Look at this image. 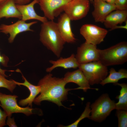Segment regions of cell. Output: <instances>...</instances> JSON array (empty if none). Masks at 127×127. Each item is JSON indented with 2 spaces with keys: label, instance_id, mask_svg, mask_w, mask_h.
Here are the masks:
<instances>
[{
  "label": "cell",
  "instance_id": "cell-1",
  "mask_svg": "<svg viewBox=\"0 0 127 127\" xmlns=\"http://www.w3.org/2000/svg\"><path fill=\"white\" fill-rule=\"evenodd\" d=\"M66 84L63 78L53 77L50 73L46 75L38 82V85L40 88V93L35 98L33 103L40 105L41 102L47 100L59 106H64L62 102L67 99L68 91L72 89L65 88Z\"/></svg>",
  "mask_w": 127,
  "mask_h": 127
},
{
  "label": "cell",
  "instance_id": "cell-2",
  "mask_svg": "<svg viewBox=\"0 0 127 127\" xmlns=\"http://www.w3.org/2000/svg\"><path fill=\"white\" fill-rule=\"evenodd\" d=\"M40 40L44 46L56 56L60 57L65 43L60 35L56 23L50 20L42 23Z\"/></svg>",
  "mask_w": 127,
  "mask_h": 127
},
{
  "label": "cell",
  "instance_id": "cell-3",
  "mask_svg": "<svg viewBox=\"0 0 127 127\" xmlns=\"http://www.w3.org/2000/svg\"><path fill=\"white\" fill-rule=\"evenodd\" d=\"M99 61L103 65L122 64L127 61V42H121L104 50L99 49Z\"/></svg>",
  "mask_w": 127,
  "mask_h": 127
},
{
  "label": "cell",
  "instance_id": "cell-4",
  "mask_svg": "<svg viewBox=\"0 0 127 127\" xmlns=\"http://www.w3.org/2000/svg\"><path fill=\"white\" fill-rule=\"evenodd\" d=\"M115 101L110 99L108 94H103L90 105V119L95 122H102L112 110L115 109Z\"/></svg>",
  "mask_w": 127,
  "mask_h": 127
},
{
  "label": "cell",
  "instance_id": "cell-5",
  "mask_svg": "<svg viewBox=\"0 0 127 127\" xmlns=\"http://www.w3.org/2000/svg\"><path fill=\"white\" fill-rule=\"evenodd\" d=\"M78 67L82 71L90 85L98 84L107 76V67L99 61L79 64Z\"/></svg>",
  "mask_w": 127,
  "mask_h": 127
},
{
  "label": "cell",
  "instance_id": "cell-6",
  "mask_svg": "<svg viewBox=\"0 0 127 127\" xmlns=\"http://www.w3.org/2000/svg\"><path fill=\"white\" fill-rule=\"evenodd\" d=\"M18 97L16 95H6L0 92V106L7 116L11 117L13 113H22L27 116L33 114L35 109L29 106L22 107L18 105L17 101Z\"/></svg>",
  "mask_w": 127,
  "mask_h": 127
},
{
  "label": "cell",
  "instance_id": "cell-7",
  "mask_svg": "<svg viewBox=\"0 0 127 127\" xmlns=\"http://www.w3.org/2000/svg\"><path fill=\"white\" fill-rule=\"evenodd\" d=\"M89 0H71L63 8V11L71 20H76L85 17L90 9Z\"/></svg>",
  "mask_w": 127,
  "mask_h": 127
},
{
  "label": "cell",
  "instance_id": "cell-8",
  "mask_svg": "<svg viewBox=\"0 0 127 127\" xmlns=\"http://www.w3.org/2000/svg\"><path fill=\"white\" fill-rule=\"evenodd\" d=\"M80 32L86 42L96 45L104 41L108 31L96 25L86 24L81 26Z\"/></svg>",
  "mask_w": 127,
  "mask_h": 127
},
{
  "label": "cell",
  "instance_id": "cell-9",
  "mask_svg": "<svg viewBox=\"0 0 127 127\" xmlns=\"http://www.w3.org/2000/svg\"><path fill=\"white\" fill-rule=\"evenodd\" d=\"M40 9L44 16L50 20H53L63 11L64 6L71 0H38Z\"/></svg>",
  "mask_w": 127,
  "mask_h": 127
},
{
  "label": "cell",
  "instance_id": "cell-10",
  "mask_svg": "<svg viewBox=\"0 0 127 127\" xmlns=\"http://www.w3.org/2000/svg\"><path fill=\"white\" fill-rule=\"evenodd\" d=\"M99 50L96 45L85 42L77 48L75 58L79 64L99 61Z\"/></svg>",
  "mask_w": 127,
  "mask_h": 127
},
{
  "label": "cell",
  "instance_id": "cell-11",
  "mask_svg": "<svg viewBox=\"0 0 127 127\" xmlns=\"http://www.w3.org/2000/svg\"><path fill=\"white\" fill-rule=\"evenodd\" d=\"M37 23V21H35L27 23L20 20L10 25L2 24L0 25V32L6 34H9L8 41L9 43H11L13 42L15 37L19 34L28 31H33V30L30 27Z\"/></svg>",
  "mask_w": 127,
  "mask_h": 127
},
{
  "label": "cell",
  "instance_id": "cell-12",
  "mask_svg": "<svg viewBox=\"0 0 127 127\" xmlns=\"http://www.w3.org/2000/svg\"><path fill=\"white\" fill-rule=\"evenodd\" d=\"M93 2L94 9L92 15L96 22L103 23L109 13L117 10L115 4H108L103 0H94Z\"/></svg>",
  "mask_w": 127,
  "mask_h": 127
},
{
  "label": "cell",
  "instance_id": "cell-13",
  "mask_svg": "<svg viewBox=\"0 0 127 127\" xmlns=\"http://www.w3.org/2000/svg\"><path fill=\"white\" fill-rule=\"evenodd\" d=\"M71 21L64 13L60 16L56 23L60 35L65 43H73L76 39L72 31Z\"/></svg>",
  "mask_w": 127,
  "mask_h": 127
},
{
  "label": "cell",
  "instance_id": "cell-14",
  "mask_svg": "<svg viewBox=\"0 0 127 127\" xmlns=\"http://www.w3.org/2000/svg\"><path fill=\"white\" fill-rule=\"evenodd\" d=\"M38 3V0H33L30 3L25 4H16V7L21 15V20L25 21L31 20H35L42 23L47 21L48 20L46 17L39 15L35 11L34 6Z\"/></svg>",
  "mask_w": 127,
  "mask_h": 127
},
{
  "label": "cell",
  "instance_id": "cell-15",
  "mask_svg": "<svg viewBox=\"0 0 127 127\" xmlns=\"http://www.w3.org/2000/svg\"><path fill=\"white\" fill-rule=\"evenodd\" d=\"M63 78L67 83L70 82L75 83L79 86L78 89H82L84 92L91 88L83 73L79 68L73 71L67 72Z\"/></svg>",
  "mask_w": 127,
  "mask_h": 127
},
{
  "label": "cell",
  "instance_id": "cell-16",
  "mask_svg": "<svg viewBox=\"0 0 127 127\" xmlns=\"http://www.w3.org/2000/svg\"><path fill=\"white\" fill-rule=\"evenodd\" d=\"M127 10H115L106 17L103 23L105 27L111 30L118 24H121L127 21Z\"/></svg>",
  "mask_w": 127,
  "mask_h": 127
},
{
  "label": "cell",
  "instance_id": "cell-17",
  "mask_svg": "<svg viewBox=\"0 0 127 127\" xmlns=\"http://www.w3.org/2000/svg\"><path fill=\"white\" fill-rule=\"evenodd\" d=\"M22 77L24 80L23 83H20L13 80L15 83L19 86L23 85L26 87L30 92V94L27 98L22 99L19 101V104L20 105L24 106L28 105L32 107V103L37 95L40 92V87L37 85H34L29 82L26 78L22 74Z\"/></svg>",
  "mask_w": 127,
  "mask_h": 127
},
{
  "label": "cell",
  "instance_id": "cell-18",
  "mask_svg": "<svg viewBox=\"0 0 127 127\" xmlns=\"http://www.w3.org/2000/svg\"><path fill=\"white\" fill-rule=\"evenodd\" d=\"M4 17L21 19V14L13 0H7L0 4V19Z\"/></svg>",
  "mask_w": 127,
  "mask_h": 127
},
{
  "label": "cell",
  "instance_id": "cell-19",
  "mask_svg": "<svg viewBox=\"0 0 127 127\" xmlns=\"http://www.w3.org/2000/svg\"><path fill=\"white\" fill-rule=\"evenodd\" d=\"M49 62L52 64V66L46 69V71L48 72H51L57 67H60L65 69L76 68L78 67L79 65L73 54L68 57H61L56 61L50 60Z\"/></svg>",
  "mask_w": 127,
  "mask_h": 127
},
{
  "label": "cell",
  "instance_id": "cell-20",
  "mask_svg": "<svg viewBox=\"0 0 127 127\" xmlns=\"http://www.w3.org/2000/svg\"><path fill=\"white\" fill-rule=\"evenodd\" d=\"M109 75L103 80L100 83L104 86L108 83L114 84L118 83L120 79L127 78V71L126 69H121L118 71H116L113 68L110 69Z\"/></svg>",
  "mask_w": 127,
  "mask_h": 127
},
{
  "label": "cell",
  "instance_id": "cell-21",
  "mask_svg": "<svg viewBox=\"0 0 127 127\" xmlns=\"http://www.w3.org/2000/svg\"><path fill=\"white\" fill-rule=\"evenodd\" d=\"M121 87L119 95L116 98L119 100L118 102L115 103V109L127 111V84L125 83L114 84Z\"/></svg>",
  "mask_w": 127,
  "mask_h": 127
},
{
  "label": "cell",
  "instance_id": "cell-22",
  "mask_svg": "<svg viewBox=\"0 0 127 127\" xmlns=\"http://www.w3.org/2000/svg\"><path fill=\"white\" fill-rule=\"evenodd\" d=\"M90 104V103L89 102L87 103L84 111L79 118L75 122L69 125L62 127H77L79 122L83 119L86 118L90 119L91 113Z\"/></svg>",
  "mask_w": 127,
  "mask_h": 127
},
{
  "label": "cell",
  "instance_id": "cell-23",
  "mask_svg": "<svg viewBox=\"0 0 127 127\" xmlns=\"http://www.w3.org/2000/svg\"><path fill=\"white\" fill-rule=\"evenodd\" d=\"M16 85L13 80H8L5 77L0 75V87L5 88L12 93Z\"/></svg>",
  "mask_w": 127,
  "mask_h": 127
},
{
  "label": "cell",
  "instance_id": "cell-24",
  "mask_svg": "<svg viewBox=\"0 0 127 127\" xmlns=\"http://www.w3.org/2000/svg\"><path fill=\"white\" fill-rule=\"evenodd\" d=\"M116 114L118 118V127H127V111L116 110Z\"/></svg>",
  "mask_w": 127,
  "mask_h": 127
},
{
  "label": "cell",
  "instance_id": "cell-25",
  "mask_svg": "<svg viewBox=\"0 0 127 127\" xmlns=\"http://www.w3.org/2000/svg\"><path fill=\"white\" fill-rule=\"evenodd\" d=\"M8 60V58L6 56H1L0 53V64L1 63L4 66L6 67L7 66ZM6 71V70L2 69L0 67V75L5 77H7V76L5 74V72Z\"/></svg>",
  "mask_w": 127,
  "mask_h": 127
},
{
  "label": "cell",
  "instance_id": "cell-26",
  "mask_svg": "<svg viewBox=\"0 0 127 127\" xmlns=\"http://www.w3.org/2000/svg\"><path fill=\"white\" fill-rule=\"evenodd\" d=\"M115 4L117 10H127V0H115Z\"/></svg>",
  "mask_w": 127,
  "mask_h": 127
},
{
  "label": "cell",
  "instance_id": "cell-27",
  "mask_svg": "<svg viewBox=\"0 0 127 127\" xmlns=\"http://www.w3.org/2000/svg\"><path fill=\"white\" fill-rule=\"evenodd\" d=\"M7 116L3 111L0 108V127H3L6 125V120Z\"/></svg>",
  "mask_w": 127,
  "mask_h": 127
},
{
  "label": "cell",
  "instance_id": "cell-28",
  "mask_svg": "<svg viewBox=\"0 0 127 127\" xmlns=\"http://www.w3.org/2000/svg\"><path fill=\"white\" fill-rule=\"evenodd\" d=\"M6 124L10 127H17L16 125L13 117L11 118V116H7V119L6 122Z\"/></svg>",
  "mask_w": 127,
  "mask_h": 127
},
{
  "label": "cell",
  "instance_id": "cell-29",
  "mask_svg": "<svg viewBox=\"0 0 127 127\" xmlns=\"http://www.w3.org/2000/svg\"><path fill=\"white\" fill-rule=\"evenodd\" d=\"M16 4L24 5L27 4L30 1V0H13Z\"/></svg>",
  "mask_w": 127,
  "mask_h": 127
},
{
  "label": "cell",
  "instance_id": "cell-30",
  "mask_svg": "<svg viewBox=\"0 0 127 127\" xmlns=\"http://www.w3.org/2000/svg\"><path fill=\"white\" fill-rule=\"evenodd\" d=\"M107 3L111 4H115V0H103Z\"/></svg>",
  "mask_w": 127,
  "mask_h": 127
},
{
  "label": "cell",
  "instance_id": "cell-31",
  "mask_svg": "<svg viewBox=\"0 0 127 127\" xmlns=\"http://www.w3.org/2000/svg\"><path fill=\"white\" fill-rule=\"evenodd\" d=\"M7 0H0V4L2 3Z\"/></svg>",
  "mask_w": 127,
  "mask_h": 127
},
{
  "label": "cell",
  "instance_id": "cell-32",
  "mask_svg": "<svg viewBox=\"0 0 127 127\" xmlns=\"http://www.w3.org/2000/svg\"><path fill=\"white\" fill-rule=\"evenodd\" d=\"M89 0L91 2H93V1L94 0Z\"/></svg>",
  "mask_w": 127,
  "mask_h": 127
}]
</instances>
